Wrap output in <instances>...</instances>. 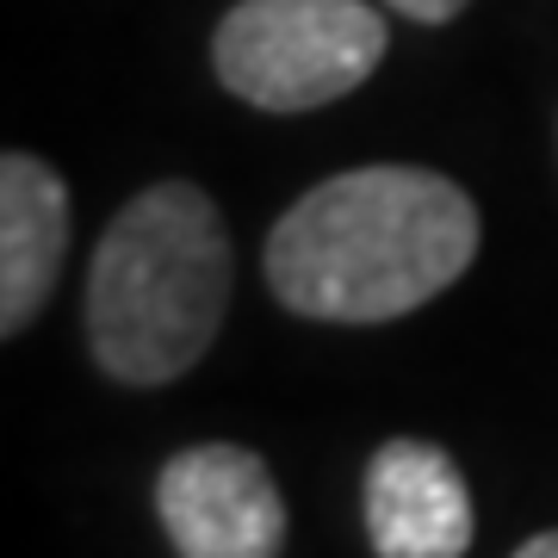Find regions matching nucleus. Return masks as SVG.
I'll use <instances>...</instances> for the list:
<instances>
[{
	"label": "nucleus",
	"instance_id": "nucleus-3",
	"mask_svg": "<svg viewBox=\"0 0 558 558\" xmlns=\"http://www.w3.org/2000/svg\"><path fill=\"white\" fill-rule=\"evenodd\" d=\"M391 50V25L366 0H236L211 38V69L260 112L348 100Z\"/></svg>",
	"mask_w": 558,
	"mask_h": 558
},
{
	"label": "nucleus",
	"instance_id": "nucleus-8",
	"mask_svg": "<svg viewBox=\"0 0 558 558\" xmlns=\"http://www.w3.org/2000/svg\"><path fill=\"white\" fill-rule=\"evenodd\" d=\"M515 558H558V527L553 534H534V539H521Z\"/></svg>",
	"mask_w": 558,
	"mask_h": 558
},
{
	"label": "nucleus",
	"instance_id": "nucleus-5",
	"mask_svg": "<svg viewBox=\"0 0 558 558\" xmlns=\"http://www.w3.org/2000/svg\"><path fill=\"white\" fill-rule=\"evenodd\" d=\"M478 534L472 484L435 440H385L366 465V539L379 558H465Z\"/></svg>",
	"mask_w": 558,
	"mask_h": 558
},
{
	"label": "nucleus",
	"instance_id": "nucleus-2",
	"mask_svg": "<svg viewBox=\"0 0 558 558\" xmlns=\"http://www.w3.org/2000/svg\"><path fill=\"white\" fill-rule=\"evenodd\" d=\"M230 311V230L193 180H156L106 223L87 267V341L106 379L174 385Z\"/></svg>",
	"mask_w": 558,
	"mask_h": 558
},
{
	"label": "nucleus",
	"instance_id": "nucleus-7",
	"mask_svg": "<svg viewBox=\"0 0 558 558\" xmlns=\"http://www.w3.org/2000/svg\"><path fill=\"white\" fill-rule=\"evenodd\" d=\"M391 13H403V20H416V25H447L465 7V0H385Z\"/></svg>",
	"mask_w": 558,
	"mask_h": 558
},
{
	"label": "nucleus",
	"instance_id": "nucleus-4",
	"mask_svg": "<svg viewBox=\"0 0 558 558\" xmlns=\"http://www.w3.org/2000/svg\"><path fill=\"white\" fill-rule=\"evenodd\" d=\"M156 515L180 558H279L286 546V497L236 440L180 447L156 478Z\"/></svg>",
	"mask_w": 558,
	"mask_h": 558
},
{
	"label": "nucleus",
	"instance_id": "nucleus-6",
	"mask_svg": "<svg viewBox=\"0 0 558 558\" xmlns=\"http://www.w3.org/2000/svg\"><path fill=\"white\" fill-rule=\"evenodd\" d=\"M69 186L50 161L7 149L0 161V336H25L62 279Z\"/></svg>",
	"mask_w": 558,
	"mask_h": 558
},
{
	"label": "nucleus",
	"instance_id": "nucleus-1",
	"mask_svg": "<svg viewBox=\"0 0 558 558\" xmlns=\"http://www.w3.org/2000/svg\"><path fill=\"white\" fill-rule=\"evenodd\" d=\"M478 205L435 168L373 161L311 186L267 230L260 274L292 317L391 323L422 311L478 255Z\"/></svg>",
	"mask_w": 558,
	"mask_h": 558
}]
</instances>
